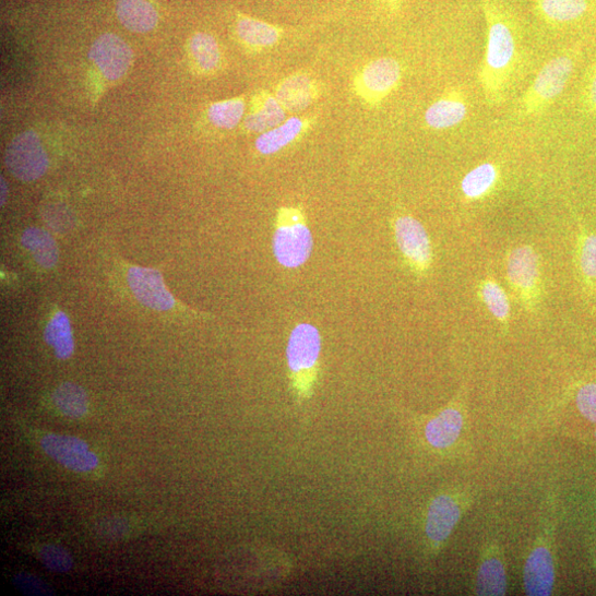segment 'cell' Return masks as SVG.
Returning a JSON list of instances; mask_svg holds the SVG:
<instances>
[{"label": "cell", "instance_id": "20", "mask_svg": "<svg viewBox=\"0 0 596 596\" xmlns=\"http://www.w3.org/2000/svg\"><path fill=\"white\" fill-rule=\"evenodd\" d=\"M285 120V109L275 95L263 94L259 97L254 111L247 117L245 127L250 132L262 134L278 127Z\"/></svg>", "mask_w": 596, "mask_h": 596}, {"label": "cell", "instance_id": "14", "mask_svg": "<svg viewBox=\"0 0 596 596\" xmlns=\"http://www.w3.org/2000/svg\"><path fill=\"white\" fill-rule=\"evenodd\" d=\"M460 516V508L450 496L437 497L428 513V537L434 543L444 541L451 535Z\"/></svg>", "mask_w": 596, "mask_h": 596}, {"label": "cell", "instance_id": "7", "mask_svg": "<svg viewBox=\"0 0 596 596\" xmlns=\"http://www.w3.org/2000/svg\"><path fill=\"white\" fill-rule=\"evenodd\" d=\"M402 76L400 62L392 58H380L361 70L356 87L365 102L377 105L400 85Z\"/></svg>", "mask_w": 596, "mask_h": 596}, {"label": "cell", "instance_id": "2", "mask_svg": "<svg viewBox=\"0 0 596 596\" xmlns=\"http://www.w3.org/2000/svg\"><path fill=\"white\" fill-rule=\"evenodd\" d=\"M272 248L276 262L284 269H298L310 260L314 238L301 210L282 207L277 211Z\"/></svg>", "mask_w": 596, "mask_h": 596}, {"label": "cell", "instance_id": "36", "mask_svg": "<svg viewBox=\"0 0 596 596\" xmlns=\"http://www.w3.org/2000/svg\"><path fill=\"white\" fill-rule=\"evenodd\" d=\"M388 2L393 3V4H396V3L402 2V0H388Z\"/></svg>", "mask_w": 596, "mask_h": 596}, {"label": "cell", "instance_id": "27", "mask_svg": "<svg viewBox=\"0 0 596 596\" xmlns=\"http://www.w3.org/2000/svg\"><path fill=\"white\" fill-rule=\"evenodd\" d=\"M506 574L500 560H486L478 571L476 592L478 595H504Z\"/></svg>", "mask_w": 596, "mask_h": 596}, {"label": "cell", "instance_id": "18", "mask_svg": "<svg viewBox=\"0 0 596 596\" xmlns=\"http://www.w3.org/2000/svg\"><path fill=\"white\" fill-rule=\"evenodd\" d=\"M306 127L307 123L300 118L285 120L278 127L262 133L255 141V148L262 155H274L300 138Z\"/></svg>", "mask_w": 596, "mask_h": 596}, {"label": "cell", "instance_id": "30", "mask_svg": "<svg viewBox=\"0 0 596 596\" xmlns=\"http://www.w3.org/2000/svg\"><path fill=\"white\" fill-rule=\"evenodd\" d=\"M40 560L49 570L57 573L68 572L73 564L69 552L56 545L45 546L40 550Z\"/></svg>", "mask_w": 596, "mask_h": 596}, {"label": "cell", "instance_id": "34", "mask_svg": "<svg viewBox=\"0 0 596 596\" xmlns=\"http://www.w3.org/2000/svg\"><path fill=\"white\" fill-rule=\"evenodd\" d=\"M583 105L588 111L596 112V63L592 68L583 91Z\"/></svg>", "mask_w": 596, "mask_h": 596}, {"label": "cell", "instance_id": "32", "mask_svg": "<svg viewBox=\"0 0 596 596\" xmlns=\"http://www.w3.org/2000/svg\"><path fill=\"white\" fill-rule=\"evenodd\" d=\"M15 586L24 594L27 595H53L52 588L47 585L39 577L28 574L21 573L14 577Z\"/></svg>", "mask_w": 596, "mask_h": 596}, {"label": "cell", "instance_id": "15", "mask_svg": "<svg viewBox=\"0 0 596 596\" xmlns=\"http://www.w3.org/2000/svg\"><path fill=\"white\" fill-rule=\"evenodd\" d=\"M508 272L512 284L523 294H529L536 288L539 277L538 258L535 251L528 247L514 250L509 259Z\"/></svg>", "mask_w": 596, "mask_h": 596}, {"label": "cell", "instance_id": "19", "mask_svg": "<svg viewBox=\"0 0 596 596\" xmlns=\"http://www.w3.org/2000/svg\"><path fill=\"white\" fill-rule=\"evenodd\" d=\"M237 34L249 47L264 49L275 46L284 32L282 28L263 21L249 16H239L237 21Z\"/></svg>", "mask_w": 596, "mask_h": 596}, {"label": "cell", "instance_id": "11", "mask_svg": "<svg viewBox=\"0 0 596 596\" xmlns=\"http://www.w3.org/2000/svg\"><path fill=\"white\" fill-rule=\"evenodd\" d=\"M468 115L466 96L458 88H450L434 104L425 116L426 124L436 131L449 130L461 124Z\"/></svg>", "mask_w": 596, "mask_h": 596}, {"label": "cell", "instance_id": "6", "mask_svg": "<svg viewBox=\"0 0 596 596\" xmlns=\"http://www.w3.org/2000/svg\"><path fill=\"white\" fill-rule=\"evenodd\" d=\"M395 241L417 273L427 272L432 263L431 241L425 227L414 217H397L393 225Z\"/></svg>", "mask_w": 596, "mask_h": 596}, {"label": "cell", "instance_id": "24", "mask_svg": "<svg viewBox=\"0 0 596 596\" xmlns=\"http://www.w3.org/2000/svg\"><path fill=\"white\" fill-rule=\"evenodd\" d=\"M45 339L59 359L65 360L71 357L74 351V341L70 321L63 312H57L48 323Z\"/></svg>", "mask_w": 596, "mask_h": 596}, {"label": "cell", "instance_id": "26", "mask_svg": "<svg viewBox=\"0 0 596 596\" xmlns=\"http://www.w3.org/2000/svg\"><path fill=\"white\" fill-rule=\"evenodd\" d=\"M190 51L196 65L205 72H213L220 65L222 55L218 43L210 34H195L190 41Z\"/></svg>", "mask_w": 596, "mask_h": 596}, {"label": "cell", "instance_id": "29", "mask_svg": "<svg viewBox=\"0 0 596 596\" xmlns=\"http://www.w3.org/2000/svg\"><path fill=\"white\" fill-rule=\"evenodd\" d=\"M481 293L490 313L502 322L506 321L510 315V302L504 289L494 282H486Z\"/></svg>", "mask_w": 596, "mask_h": 596}, {"label": "cell", "instance_id": "12", "mask_svg": "<svg viewBox=\"0 0 596 596\" xmlns=\"http://www.w3.org/2000/svg\"><path fill=\"white\" fill-rule=\"evenodd\" d=\"M318 93V86L309 75L295 74L277 85L275 97L285 111L300 112L313 104Z\"/></svg>", "mask_w": 596, "mask_h": 596}, {"label": "cell", "instance_id": "35", "mask_svg": "<svg viewBox=\"0 0 596 596\" xmlns=\"http://www.w3.org/2000/svg\"><path fill=\"white\" fill-rule=\"evenodd\" d=\"M7 193H8L7 182L4 181V178H2V206H4V203L7 201Z\"/></svg>", "mask_w": 596, "mask_h": 596}, {"label": "cell", "instance_id": "33", "mask_svg": "<svg viewBox=\"0 0 596 596\" xmlns=\"http://www.w3.org/2000/svg\"><path fill=\"white\" fill-rule=\"evenodd\" d=\"M581 267L589 278H596V236L585 239L581 251Z\"/></svg>", "mask_w": 596, "mask_h": 596}, {"label": "cell", "instance_id": "4", "mask_svg": "<svg viewBox=\"0 0 596 596\" xmlns=\"http://www.w3.org/2000/svg\"><path fill=\"white\" fill-rule=\"evenodd\" d=\"M575 61V53L569 51L546 63L521 98L520 115L531 118L546 111L567 86Z\"/></svg>", "mask_w": 596, "mask_h": 596}, {"label": "cell", "instance_id": "16", "mask_svg": "<svg viewBox=\"0 0 596 596\" xmlns=\"http://www.w3.org/2000/svg\"><path fill=\"white\" fill-rule=\"evenodd\" d=\"M117 13L121 24L133 33H148L158 23V13L148 0H118Z\"/></svg>", "mask_w": 596, "mask_h": 596}, {"label": "cell", "instance_id": "23", "mask_svg": "<svg viewBox=\"0 0 596 596\" xmlns=\"http://www.w3.org/2000/svg\"><path fill=\"white\" fill-rule=\"evenodd\" d=\"M52 401L59 412L68 418L80 419L87 413L86 392L78 384L62 383L55 390Z\"/></svg>", "mask_w": 596, "mask_h": 596}, {"label": "cell", "instance_id": "13", "mask_svg": "<svg viewBox=\"0 0 596 596\" xmlns=\"http://www.w3.org/2000/svg\"><path fill=\"white\" fill-rule=\"evenodd\" d=\"M525 588L528 595L546 596L552 591L555 568L550 551L539 547L529 556L525 567Z\"/></svg>", "mask_w": 596, "mask_h": 596}, {"label": "cell", "instance_id": "3", "mask_svg": "<svg viewBox=\"0 0 596 596\" xmlns=\"http://www.w3.org/2000/svg\"><path fill=\"white\" fill-rule=\"evenodd\" d=\"M322 350V336L311 323L297 324L290 332L286 358L293 384L300 395H308L314 384Z\"/></svg>", "mask_w": 596, "mask_h": 596}, {"label": "cell", "instance_id": "22", "mask_svg": "<svg viewBox=\"0 0 596 596\" xmlns=\"http://www.w3.org/2000/svg\"><path fill=\"white\" fill-rule=\"evenodd\" d=\"M22 243L41 267L49 270L58 263L59 250L57 243L47 231L39 228H29L24 231Z\"/></svg>", "mask_w": 596, "mask_h": 596}, {"label": "cell", "instance_id": "31", "mask_svg": "<svg viewBox=\"0 0 596 596\" xmlns=\"http://www.w3.org/2000/svg\"><path fill=\"white\" fill-rule=\"evenodd\" d=\"M576 405L586 419L596 424V383H589L580 389Z\"/></svg>", "mask_w": 596, "mask_h": 596}, {"label": "cell", "instance_id": "17", "mask_svg": "<svg viewBox=\"0 0 596 596\" xmlns=\"http://www.w3.org/2000/svg\"><path fill=\"white\" fill-rule=\"evenodd\" d=\"M588 11L587 0H536L538 16L553 26L572 24Z\"/></svg>", "mask_w": 596, "mask_h": 596}, {"label": "cell", "instance_id": "21", "mask_svg": "<svg viewBox=\"0 0 596 596\" xmlns=\"http://www.w3.org/2000/svg\"><path fill=\"white\" fill-rule=\"evenodd\" d=\"M462 426L461 414L455 409H448L429 422L426 429L427 440L433 448H449L458 439Z\"/></svg>", "mask_w": 596, "mask_h": 596}, {"label": "cell", "instance_id": "10", "mask_svg": "<svg viewBox=\"0 0 596 596\" xmlns=\"http://www.w3.org/2000/svg\"><path fill=\"white\" fill-rule=\"evenodd\" d=\"M90 57L108 80L117 81L128 72L133 55L122 38L105 34L95 40Z\"/></svg>", "mask_w": 596, "mask_h": 596}, {"label": "cell", "instance_id": "9", "mask_svg": "<svg viewBox=\"0 0 596 596\" xmlns=\"http://www.w3.org/2000/svg\"><path fill=\"white\" fill-rule=\"evenodd\" d=\"M43 450L68 469L87 473L98 466V458L88 445L74 437L48 434L41 439Z\"/></svg>", "mask_w": 596, "mask_h": 596}, {"label": "cell", "instance_id": "28", "mask_svg": "<svg viewBox=\"0 0 596 596\" xmlns=\"http://www.w3.org/2000/svg\"><path fill=\"white\" fill-rule=\"evenodd\" d=\"M246 104L242 98H231L227 102L217 103L210 108L208 118L211 122L226 130L235 129L243 118Z\"/></svg>", "mask_w": 596, "mask_h": 596}, {"label": "cell", "instance_id": "25", "mask_svg": "<svg viewBox=\"0 0 596 596\" xmlns=\"http://www.w3.org/2000/svg\"><path fill=\"white\" fill-rule=\"evenodd\" d=\"M499 169L492 163H484L470 170L462 180V191L467 199L476 201L486 195L499 180Z\"/></svg>", "mask_w": 596, "mask_h": 596}, {"label": "cell", "instance_id": "5", "mask_svg": "<svg viewBox=\"0 0 596 596\" xmlns=\"http://www.w3.org/2000/svg\"><path fill=\"white\" fill-rule=\"evenodd\" d=\"M9 170L22 181L39 179L48 169L47 153L35 132H25L13 140L7 151Z\"/></svg>", "mask_w": 596, "mask_h": 596}, {"label": "cell", "instance_id": "8", "mask_svg": "<svg viewBox=\"0 0 596 596\" xmlns=\"http://www.w3.org/2000/svg\"><path fill=\"white\" fill-rule=\"evenodd\" d=\"M128 282L144 307L159 312L169 311L175 307V298L165 286L159 271L132 266L128 271Z\"/></svg>", "mask_w": 596, "mask_h": 596}, {"label": "cell", "instance_id": "1", "mask_svg": "<svg viewBox=\"0 0 596 596\" xmlns=\"http://www.w3.org/2000/svg\"><path fill=\"white\" fill-rule=\"evenodd\" d=\"M487 40L477 80L486 103L496 107L505 102L521 64L520 34L515 21L501 0H480Z\"/></svg>", "mask_w": 596, "mask_h": 596}]
</instances>
